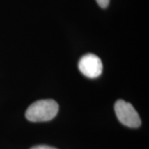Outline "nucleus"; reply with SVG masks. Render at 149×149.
Listing matches in <instances>:
<instances>
[{"instance_id": "f257e3e1", "label": "nucleus", "mask_w": 149, "mask_h": 149, "mask_svg": "<svg viewBox=\"0 0 149 149\" xmlns=\"http://www.w3.org/2000/svg\"><path fill=\"white\" fill-rule=\"evenodd\" d=\"M59 105L53 100H41L31 104L26 111L25 116L33 122H48L58 113Z\"/></svg>"}, {"instance_id": "f03ea898", "label": "nucleus", "mask_w": 149, "mask_h": 149, "mask_svg": "<svg viewBox=\"0 0 149 149\" xmlns=\"http://www.w3.org/2000/svg\"><path fill=\"white\" fill-rule=\"evenodd\" d=\"M115 111L119 121L128 127L138 128L141 120L133 106L122 100H119L115 104Z\"/></svg>"}, {"instance_id": "7ed1b4c3", "label": "nucleus", "mask_w": 149, "mask_h": 149, "mask_svg": "<svg viewBox=\"0 0 149 149\" xmlns=\"http://www.w3.org/2000/svg\"><path fill=\"white\" fill-rule=\"evenodd\" d=\"M78 67L80 72L88 78L98 77L102 74L103 64L101 59L94 54L84 55L79 61Z\"/></svg>"}, {"instance_id": "20e7f679", "label": "nucleus", "mask_w": 149, "mask_h": 149, "mask_svg": "<svg viewBox=\"0 0 149 149\" xmlns=\"http://www.w3.org/2000/svg\"><path fill=\"white\" fill-rule=\"evenodd\" d=\"M109 1L110 0H96L98 5L103 8H107L108 6H109Z\"/></svg>"}, {"instance_id": "39448f33", "label": "nucleus", "mask_w": 149, "mask_h": 149, "mask_svg": "<svg viewBox=\"0 0 149 149\" xmlns=\"http://www.w3.org/2000/svg\"><path fill=\"white\" fill-rule=\"evenodd\" d=\"M31 149H57L53 147L49 146H46V145H39V146H36L33 147Z\"/></svg>"}]
</instances>
